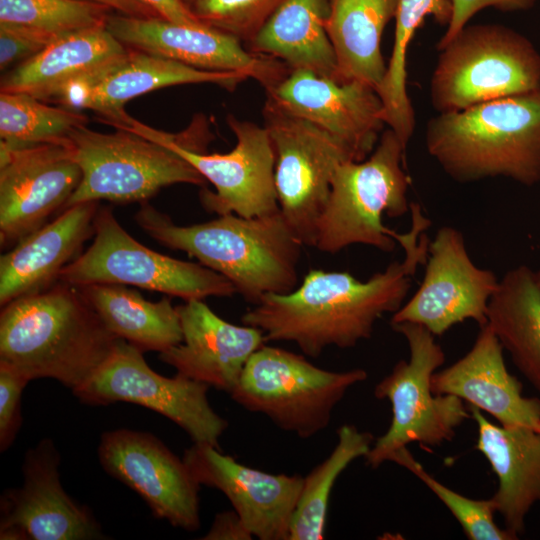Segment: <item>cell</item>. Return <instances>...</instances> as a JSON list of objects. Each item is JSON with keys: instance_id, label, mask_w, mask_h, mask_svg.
Instances as JSON below:
<instances>
[{"instance_id": "obj_1", "label": "cell", "mask_w": 540, "mask_h": 540, "mask_svg": "<svg viewBox=\"0 0 540 540\" xmlns=\"http://www.w3.org/2000/svg\"><path fill=\"white\" fill-rule=\"evenodd\" d=\"M431 221L420 209L411 211V228L399 242L402 261H394L367 281L349 272L312 269L291 292L266 294L242 316L268 341L294 342L307 356L327 347L350 348L371 337L375 323L403 304L412 277L426 263Z\"/></svg>"}, {"instance_id": "obj_2", "label": "cell", "mask_w": 540, "mask_h": 540, "mask_svg": "<svg viewBox=\"0 0 540 540\" xmlns=\"http://www.w3.org/2000/svg\"><path fill=\"white\" fill-rule=\"evenodd\" d=\"M117 338L79 287L58 280L2 306L0 363L30 381L52 378L73 392L107 360Z\"/></svg>"}, {"instance_id": "obj_3", "label": "cell", "mask_w": 540, "mask_h": 540, "mask_svg": "<svg viewBox=\"0 0 540 540\" xmlns=\"http://www.w3.org/2000/svg\"><path fill=\"white\" fill-rule=\"evenodd\" d=\"M135 219L162 245L184 251L223 275L250 303L256 304L266 294L291 292L297 286L304 245L280 210L249 218L230 213L179 226L146 201Z\"/></svg>"}, {"instance_id": "obj_4", "label": "cell", "mask_w": 540, "mask_h": 540, "mask_svg": "<svg viewBox=\"0 0 540 540\" xmlns=\"http://www.w3.org/2000/svg\"><path fill=\"white\" fill-rule=\"evenodd\" d=\"M428 153L455 181H540V89L439 113L426 128Z\"/></svg>"}, {"instance_id": "obj_5", "label": "cell", "mask_w": 540, "mask_h": 540, "mask_svg": "<svg viewBox=\"0 0 540 540\" xmlns=\"http://www.w3.org/2000/svg\"><path fill=\"white\" fill-rule=\"evenodd\" d=\"M405 152L388 128L367 158L345 161L336 168L314 247L331 254L354 244L394 250L401 233L384 226L383 216L400 217L410 210Z\"/></svg>"}, {"instance_id": "obj_6", "label": "cell", "mask_w": 540, "mask_h": 540, "mask_svg": "<svg viewBox=\"0 0 540 540\" xmlns=\"http://www.w3.org/2000/svg\"><path fill=\"white\" fill-rule=\"evenodd\" d=\"M438 51L429 87L438 113L540 89L539 52L504 25H466Z\"/></svg>"}, {"instance_id": "obj_7", "label": "cell", "mask_w": 540, "mask_h": 540, "mask_svg": "<svg viewBox=\"0 0 540 540\" xmlns=\"http://www.w3.org/2000/svg\"><path fill=\"white\" fill-rule=\"evenodd\" d=\"M367 377L363 369L325 370L303 355L264 344L248 360L230 396L283 431L307 439L329 425L348 389Z\"/></svg>"}, {"instance_id": "obj_8", "label": "cell", "mask_w": 540, "mask_h": 540, "mask_svg": "<svg viewBox=\"0 0 540 540\" xmlns=\"http://www.w3.org/2000/svg\"><path fill=\"white\" fill-rule=\"evenodd\" d=\"M391 327L406 339L410 358L399 361L374 389L377 399L390 402L392 420L365 457L371 468L390 461L396 451L410 443L438 446L451 441L456 428L471 416L463 400L432 390V376L445 361L435 335L410 322L394 323Z\"/></svg>"}, {"instance_id": "obj_9", "label": "cell", "mask_w": 540, "mask_h": 540, "mask_svg": "<svg viewBox=\"0 0 540 540\" xmlns=\"http://www.w3.org/2000/svg\"><path fill=\"white\" fill-rule=\"evenodd\" d=\"M65 143L82 171L81 182L66 207L100 200L143 203L169 185L206 183L173 150L124 129L101 133L81 125Z\"/></svg>"}, {"instance_id": "obj_10", "label": "cell", "mask_w": 540, "mask_h": 540, "mask_svg": "<svg viewBox=\"0 0 540 540\" xmlns=\"http://www.w3.org/2000/svg\"><path fill=\"white\" fill-rule=\"evenodd\" d=\"M227 124L236 144L223 154H207L198 150L199 141L156 130L127 113L112 126L164 145L188 161L215 188V192L203 189L200 193L208 211L248 218L279 211L275 154L266 128L233 115H227Z\"/></svg>"}, {"instance_id": "obj_11", "label": "cell", "mask_w": 540, "mask_h": 540, "mask_svg": "<svg viewBox=\"0 0 540 540\" xmlns=\"http://www.w3.org/2000/svg\"><path fill=\"white\" fill-rule=\"evenodd\" d=\"M59 280L77 287L93 283L136 286L184 301L237 293L234 285L216 271L139 243L120 225L109 207H99L93 243L61 270Z\"/></svg>"}, {"instance_id": "obj_12", "label": "cell", "mask_w": 540, "mask_h": 540, "mask_svg": "<svg viewBox=\"0 0 540 540\" xmlns=\"http://www.w3.org/2000/svg\"><path fill=\"white\" fill-rule=\"evenodd\" d=\"M262 113L275 154L279 210L300 242L314 247L334 172L341 163L354 160L353 155L320 127L267 98Z\"/></svg>"}, {"instance_id": "obj_13", "label": "cell", "mask_w": 540, "mask_h": 540, "mask_svg": "<svg viewBox=\"0 0 540 540\" xmlns=\"http://www.w3.org/2000/svg\"><path fill=\"white\" fill-rule=\"evenodd\" d=\"M209 387L179 373L175 377L156 373L143 351L119 339L107 360L74 394L93 405L118 401L141 405L173 421L194 443L220 449L228 422L209 404Z\"/></svg>"}, {"instance_id": "obj_14", "label": "cell", "mask_w": 540, "mask_h": 540, "mask_svg": "<svg viewBox=\"0 0 540 540\" xmlns=\"http://www.w3.org/2000/svg\"><path fill=\"white\" fill-rule=\"evenodd\" d=\"M420 287L392 315L391 324H419L435 336L452 326L474 320L487 323V308L499 280L470 258L462 233L443 226L429 242Z\"/></svg>"}, {"instance_id": "obj_15", "label": "cell", "mask_w": 540, "mask_h": 540, "mask_svg": "<svg viewBox=\"0 0 540 540\" xmlns=\"http://www.w3.org/2000/svg\"><path fill=\"white\" fill-rule=\"evenodd\" d=\"M82 171L66 143L0 144V243L16 244L65 208Z\"/></svg>"}, {"instance_id": "obj_16", "label": "cell", "mask_w": 540, "mask_h": 540, "mask_svg": "<svg viewBox=\"0 0 540 540\" xmlns=\"http://www.w3.org/2000/svg\"><path fill=\"white\" fill-rule=\"evenodd\" d=\"M98 457L107 473L136 491L153 514L174 527H200L199 488L180 459L149 433L119 429L101 436Z\"/></svg>"}, {"instance_id": "obj_17", "label": "cell", "mask_w": 540, "mask_h": 540, "mask_svg": "<svg viewBox=\"0 0 540 540\" xmlns=\"http://www.w3.org/2000/svg\"><path fill=\"white\" fill-rule=\"evenodd\" d=\"M106 28L129 49L201 70L244 73L265 89L280 82L291 71L278 59L254 54L245 49L238 38L206 25L122 14L109 15Z\"/></svg>"}, {"instance_id": "obj_18", "label": "cell", "mask_w": 540, "mask_h": 540, "mask_svg": "<svg viewBox=\"0 0 540 540\" xmlns=\"http://www.w3.org/2000/svg\"><path fill=\"white\" fill-rule=\"evenodd\" d=\"M265 91L278 107L340 141L355 161L373 152L385 125L378 92L363 82H338L310 71L291 70Z\"/></svg>"}, {"instance_id": "obj_19", "label": "cell", "mask_w": 540, "mask_h": 540, "mask_svg": "<svg viewBox=\"0 0 540 540\" xmlns=\"http://www.w3.org/2000/svg\"><path fill=\"white\" fill-rule=\"evenodd\" d=\"M60 456L49 439L30 449L24 460V483L1 497L2 540H87L102 538L92 513L64 491Z\"/></svg>"}, {"instance_id": "obj_20", "label": "cell", "mask_w": 540, "mask_h": 540, "mask_svg": "<svg viewBox=\"0 0 540 540\" xmlns=\"http://www.w3.org/2000/svg\"><path fill=\"white\" fill-rule=\"evenodd\" d=\"M200 485L220 490L259 540H289L304 477L248 467L209 444L194 443L183 455Z\"/></svg>"}, {"instance_id": "obj_21", "label": "cell", "mask_w": 540, "mask_h": 540, "mask_svg": "<svg viewBox=\"0 0 540 540\" xmlns=\"http://www.w3.org/2000/svg\"><path fill=\"white\" fill-rule=\"evenodd\" d=\"M247 78L244 73L201 70L128 48L120 57L66 84L49 101L92 110L106 122L124 114L125 104L133 98L160 88L213 83L231 90Z\"/></svg>"}, {"instance_id": "obj_22", "label": "cell", "mask_w": 540, "mask_h": 540, "mask_svg": "<svg viewBox=\"0 0 540 540\" xmlns=\"http://www.w3.org/2000/svg\"><path fill=\"white\" fill-rule=\"evenodd\" d=\"M183 340L159 353L177 373L231 393L245 365L266 340L262 330L235 325L215 314L201 299L177 306Z\"/></svg>"}, {"instance_id": "obj_23", "label": "cell", "mask_w": 540, "mask_h": 540, "mask_svg": "<svg viewBox=\"0 0 540 540\" xmlns=\"http://www.w3.org/2000/svg\"><path fill=\"white\" fill-rule=\"evenodd\" d=\"M435 394H449L484 411L503 426H527L540 432V399L523 396L520 381L511 375L503 348L486 323L471 349L431 379Z\"/></svg>"}, {"instance_id": "obj_24", "label": "cell", "mask_w": 540, "mask_h": 540, "mask_svg": "<svg viewBox=\"0 0 540 540\" xmlns=\"http://www.w3.org/2000/svg\"><path fill=\"white\" fill-rule=\"evenodd\" d=\"M98 209V201L68 206L54 220L1 255L0 305L57 282L61 270L76 258L83 243L94 234Z\"/></svg>"}, {"instance_id": "obj_25", "label": "cell", "mask_w": 540, "mask_h": 540, "mask_svg": "<svg viewBox=\"0 0 540 540\" xmlns=\"http://www.w3.org/2000/svg\"><path fill=\"white\" fill-rule=\"evenodd\" d=\"M478 428L476 448L498 478L490 498L508 530L516 539L525 530V518L540 503V432L527 426L491 423L481 410L470 406Z\"/></svg>"}, {"instance_id": "obj_26", "label": "cell", "mask_w": 540, "mask_h": 540, "mask_svg": "<svg viewBox=\"0 0 540 540\" xmlns=\"http://www.w3.org/2000/svg\"><path fill=\"white\" fill-rule=\"evenodd\" d=\"M127 50L108 31L106 24L67 33L5 74L1 92L26 93L49 101L66 84L120 57Z\"/></svg>"}, {"instance_id": "obj_27", "label": "cell", "mask_w": 540, "mask_h": 540, "mask_svg": "<svg viewBox=\"0 0 540 540\" xmlns=\"http://www.w3.org/2000/svg\"><path fill=\"white\" fill-rule=\"evenodd\" d=\"M398 0H328L325 28L335 52L337 81H359L376 89L387 65L381 39L395 18Z\"/></svg>"}, {"instance_id": "obj_28", "label": "cell", "mask_w": 540, "mask_h": 540, "mask_svg": "<svg viewBox=\"0 0 540 540\" xmlns=\"http://www.w3.org/2000/svg\"><path fill=\"white\" fill-rule=\"evenodd\" d=\"M328 0H285L255 36L248 50L337 81V62L325 20Z\"/></svg>"}, {"instance_id": "obj_29", "label": "cell", "mask_w": 540, "mask_h": 540, "mask_svg": "<svg viewBox=\"0 0 540 540\" xmlns=\"http://www.w3.org/2000/svg\"><path fill=\"white\" fill-rule=\"evenodd\" d=\"M487 324L540 392V286L535 271L520 265L505 273L488 303Z\"/></svg>"}, {"instance_id": "obj_30", "label": "cell", "mask_w": 540, "mask_h": 540, "mask_svg": "<svg viewBox=\"0 0 540 540\" xmlns=\"http://www.w3.org/2000/svg\"><path fill=\"white\" fill-rule=\"evenodd\" d=\"M79 289L107 328L141 351L161 353L182 342L180 316L169 297L152 302L126 285L110 283Z\"/></svg>"}, {"instance_id": "obj_31", "label": "cell", "mask_w": 540, "mask_h": 540, "mask_svg": "<svg viewBox=\"0 0 540 540\" xmlns=\"http://www.w3.org/2000/svg\"><path fill=\"white\" fill-rule=\"evenodd\" d=\"M337 444L329 456L304 477L303 488L292 517L289 540H322L329 498L341 473L360 457H366L374 437L356 426L344 424L337 430Z\"/></svg>"}, {"instance_id": "obj_32", "label": "cell", "mask_w": 540, "mask_h": 540, "mask_svg": "<svg viewBox=\"0 0 540 540\" xmlns=\"http://www.w3.org/2000/svg\"><path fill=\"white\" fill-rule=\"evenodd\" d=\"M86 124L78 110L50 106L26 93H0V144L7 147L65 143L75 128Z\"/></svg>"}, {"instance_id": "obj_33", "label": "cell", "mask_w": 540, "mask_h": 540, "mask_svg": "<svg viewBox=\"0 0 540 540\" xmlns=\"http://www.w3.org/2000/svg\"><path fill=\"white\" fill-rule=\"evenodd\" d=\"M110 7L83 0H0V23L67 34L106 24Z\"/></svg>"}, {"instance_id": "obj_34", "label": "cell", "mask_w": 540, "mask_h": 540, "mask_svg": "<svg viewBox=\"0 0 540 540\" xmlns=\"http://www.w3.org/2000/svg\"><path fill=\"white\" fill-rule=\"evenodd\" d=\"M390 461L403 466L418 477L448 508L470 540H514L508 530L494 521L495 509L490 499L476 500L466 497L445 486L413 457L404 447L396 451Z\"/></svg>"}, {"instance_id": "obj_35", "label": "cell", "mask_w": 540, "mask_h": 540, "mask_svg": "<svg viewBox=\"0 0 540 540\" xmlns=\"http://www.w3.org/2000/svg\"><path fill=\"white\" fill-rule=\"evenodd\" d=\"M285 0H197L192 12L206 26L249 42Z\"/></svg>"}, {"instance_id": "obj_36", "label": "cell", "mask_w": 540, "mask_h": 540, "mask_svg": "<svg viewBox=\"0 0 540 540\" xmlns=\"http://www.w3.org/2000/svg\"><path fill=\"white\" fill-rule=\"evenodd\" d=\"M451 0H398L395 33L387 77L395 83L406 80V57L409 43L427 16L448 25L452 16Z\"/></svg>"}, {"instance_id": "obj_37", "label": "cell", "mask_w": 540, "mask_h": 540, "mask_svg": "<svg viewBox=\"0 0 540 540\" xmlns=\"http://www.w3.org/2000/svg\"><path fill=\"white\" fill-rule=\"evenodd\" d=\"M59 36L61 35L30 26L0 23L1 71L34 57Z\"/></svg>"}, {"instance_id": "obj_38", "label": "cell", "mask_w": 540, "mask_h": 540, "mask_svg": "<svg viewBox=\"0 0 540 540\" xmlns=\"http://www.w3.org/2000/svg\"><path fill=\"white\" fill-rule=\"evenodd\" d=\"M30 380L17 370L0 363V448L6 450L21 425V395Z\"/></svg>"}, {"instance_id": "obj_39", "label": "cell", "mask_w": 540, "mask_h": 540, "mask_svg": "<svg viewBox=\"0 0 540 540\" xmlns=\"http://www.w3.org/2000/svg\"><path fill=\"white\" fill-rule=\"evenodd\" d=\"M452 16L446 31L437 43V49H442L455 35L463 29L468 21L481 10L492 7L501 12H516L528 10L536 0H451Z\"/></svg>"}, {"instance_id": "obj_40", "label": "cell", "mask_w": 540, "mask_h": 540, "mask_svg": "<svg viewBox=\"0 0 540 540\" xmlns=\"http://www.w3.org/2000/svg\"><path fill=\"white\" fill-rule=\"evenodd\" d=\"M250 533L239 514L233 509L218 513L204 540H251Z\"/></svg>"}, {"instance_id": "obj_41", "label": "cell", "mask_w": 540, "mask_h": 540, "mask_svg": "<svg viewBox=\"0 0 540 540\" xmlns=\"http://www.w3.org/2000/svg\"><path fill=\"white\" fill-rule=\"evenodd\" d=\"M143 4L158 17L178 24L201 26L204 25L181 0H136Z\"/></svg>"}, {"instance_id": "obj_42", "label": "cell", "mask_w": 540, "mask_h": 540, "mask_svg": "<svg viewBox=\"0 0 540 540\" xmlns=\"http://www.w3.org/2000/svg\"><path fill=\"white\" fill-rule=\"evenodd\" d=\"M106 5L128 16L158 17L153 11L136 0H83Z\"/></svg>"}, {"instance_id": "obj_43", "label": "cell", "mask_w": 540, "mask_h": 540, "mask_svg": "<svg viewBox=\"0 0 540 540\" xmlns=\"http://www.w3.org/2000/svg\"><path fill=\"white\" fill-rule=\"evenodd\" d=\"M196 1L197 0H181V2L185 4L187 7H189L191 10Z\"/></svg>"}, {"instance_id": "obj_44", "label": "cell", "mask_w": 540, "mask_h": 540, "mask_svg": "<svg viewBox=\"0 0 540 540\" xmlns=\"http://www.w3.org/2000/svg\"><path fill=\"white\" fill-rule=\"evenodd\" d=\"M535 273H536L537 281H538L539 286H540V267H539L538 271H536Z\"/></svg>"}]
</instances>
